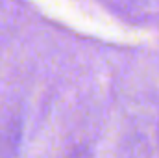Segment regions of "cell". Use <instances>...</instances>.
<instances>
[{"mask_svg": "<svg viewBox=\"0 0 159 158\" xmlns=\"http://www.w3.org/2000/svg\"><path fill=\"white\" fill-rule=\"evenodd\" d=\"M20 136L22 123L17 116L6 114L0 117V158H19Z\"/></svg>", "mask_w": 159, "mask_h": 158, "instance_id": "1", "label": "cell"}, {"mask_svg": "<svg viewBox=\"0 0 159 158\" xmlns=\"http://www.w3.org/2000/svg\"><path fill=\"white\" fill-rule=\"evenodd\" d=\"M74 158H81V155H76V156H74Z\"/></svg>", "mask_w": 159, "mask_h": 158, "instance_id": "2", "label": "cell"}]
</instances>
